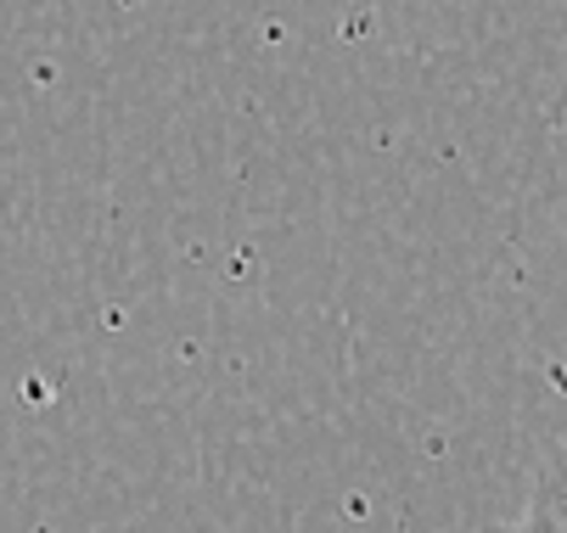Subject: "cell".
<instances>
[{
    "instance_id": "cell-2",
    "label": "cell",
    "mask_w": 567,
    "mask_h": 533,
    "mask_svg": "<svg viewBox=\"0 0 567 533\" xmlns=\"http://www.w3.org/2000/svg\"><path fill=\"white\" fill-rule=\"evenodd\" d=\"M483 533H512V527H483Z\"/></svg>"
},
{
    "instance_id": "cell-1",
    "label": "cell",
    "mask_w": 567,
    "mask_h": 533,
    "mask_svg": "<svg viewBox=\"0 0 567 533\" xmlns=\"http://www.w3.org/2000/svg\"><path fill=\"white\" fill-rule=\"evenodd\" d=\"M512 533H567V443H556L528 489V505Z\"/></svg>"
}]
</instances>
